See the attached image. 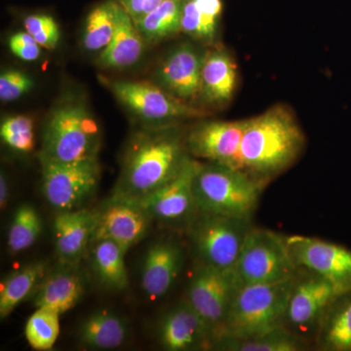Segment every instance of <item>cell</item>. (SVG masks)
Returning a JSON list of instances; mask_svg holds the SVG:
<instances>
[{
    "instance_id": "cell-1",
    "label": "cell",
    "mask_w": 351,
    "mask_h": 351,
    "mask_svg": "<svg viewBox=\"0 0 351 351\" xmlns=\"http://www.w3.org/2000/svg\"><path fill=\"white\" fill-rule=\"evenodd\" d=\"M189 157L186 138L177 131L138 133L128 145L112 195L140 202L172 180Z\"/></svg>"
},
{
    "instance_id": "cell-2",
    "label": "cell",
    "mask_w": 351,
    "mask_h": 351,
    "mask_svg": "<svg viewBox=\"0 0 351 351\" xmlns=\"http://www.w3.org/2000/svg\"><path fill=\"white\" fill-rule=\"evenodd\" d=\"M304 136L294 114L284 106L246 119L239 156V169L261 182L294 163Z\"/></svg>"
},
{
    "instance_id": "cell-3",
    "label": "cell",
    "mask_w": 351,
    "mask_h": 351,
    "mask_svg": "<svg viewBox=\"0 0 351 351\" xmlns=\"http://www.w3.org/2000/svg\"><path fill=\"white\" fill-rule=\"evenodd\" d=\"M193 189L200 213L251 221L258 208L263 182L237 168L199 163Z\"/></svg>"
},
{
    "instance_id": "cell-4",
    "label": "cell",
    "mask_w": 351,
    "mask_h": 351,
    "mask_svg": "<svg viewBox=\"0 0 351 351\" xmlns=\"http://www.w3.org/2000/svg\"><path fill=\"white\" fill-rule=\"evenodd\" d=\"M98 122L82 101H64L50 113L38 158L71 162L97 158L101 147Z\"/></svg>"
},
{
    "instance_id": "cell-5",
    "label": "cell",
    "mask_w": 351,
    "mask_h": 351,
    "mask_svg": "<svg viewBox=\"0 0 351 351\" xmlns=\"http://www.w3.org/2000/svg\"><path fill=\"white\" fill-rule=\"evenodd\" d=\"M295 279V276L280 282L240 288L228 311L221 338L248 339L285 326Z\"/></svg>"
},
{
    "instance_id": "cell-6",
    "label": "cell",
    "mask_w": 351,
    "mask_h": 351,
    "mask_svg": "<svg viewBox=\"0 0 351 351\" xmlns=\"http://www.w3.org/2000/svg\"><path fill=\"white\" fill-rule=\"evenodd\" d=\"M300 270L287 237L252 226L233 271L240 287H244L288 280L297 276Z\"/></svg>"
},
{
    "instance_id": "cell-7",
    "label": "cell",
    "mask_w": 351,
    "mask_h": 351,
    "mask_svg": "<svg viewBox=\"0 0 351 351\" xmlns=\"http://www.w3.org/2000/svg\"><path fill=\"white\" fill-rule=\"evenodd\" d=\"M250 221L198 212L186 230L199 263L221 270H234L252 228Z\"/></svg>"
},
{
    "instance_id": "cell-8",
    "label": "cell",
    "mask_w": 351,
    "mask_h": 351,
    "mask_svg": "<svg viewBox=\"0 0 351 351\" xmlns=\"http://www.w3.org/2000/svg\"><path fill=\"white\" fill-rule=\"evenodd\" d=\"M39 161L44 197L57 211L80 209L100 182L99 157L71 162Z\"/></svg>"
},
{
    "instance_id": "cell-9",
    "label": "cell",
    "mask_w": 351,
    "mask_h": 351,
    "mask_svg": "<svg viewBox=\"0 0 351 351\" xmlns=\"http://www.w3.org/2000/svg\"><path fill=\"white\" fill-rule=\"evenodd\" d=\"M240 288L233 270L215 269L201 263L189 279L186 300L206 323L213 345L223 335L228 311Z\"/></svg>"
},
{
    "instance_id": "cell-10",
    "label": "cell",
    "mask_w": 351,
    "mask_h": 351,
    "mask_svg": "<svg viewBox=\"0 0 351 351\" xmlns=\"http://www.w3.org/2000/svg\"><path fill=\"white\" fill-rule=\"evenodd\" d=\"M297 274L286 313L285 327L298 336L317 332L330 307L346 293L334 284L306 270Z\"/></svg>"
},
{
    "instance_id": "cell-11",
    "label": "cell",
    "mask_w": 351,
    "mask_h": 351,
    "mask_svg": "<svg viewBox=\"0 0 351 351\" xmlns=\"http://www.w3.org/2000/svg\"><path fill=\"white\" fill-rule=\"evenodd\" d=\"M128 110L145 121L170 122L206 115L161 86L144 82H106Z\"/></svg>"
},
{
    "instance_id": "cell-12",
    "label": "cell",
    "mask_w": 351,
    "mask_h": 351,
    "mask_svg": "<svg viewBox=\"0 0 351 351\" xmlns=\"http://www.w3.org/2000/svg\"><path fill=\"white\" fill-rule=\"evenodd\" d=\"M94 211L92 242L110 240L125 252L145 239L154 221L140 202L113 195Z\"/></svg>"
},
{
    "instance_id": "cell-13",
    "label": "cell",
    "mask_w": 351,
    "mask_h": 351,
    "mask_svg": "<svg viewBox=\"0 0 351 351\" xmlns=\"http://www.w3.org/2000/svg\"><path fill=\"white\" fill-rule=\"evenodd\" d=\"M199 163L189 157L172 180L140 201L154 221L188 228L198 213L193 184Z\"/></svg>"
},
{
    "instance_id": "cell-14",
    "label": "cell",
    "mask_w": 351,
    "mask_h": 351,
    "mask_svg": "<svg viewBox=\"0 0 351 351\" xmlns=\"http://www.w3.org/2000/svg\"><path fill=\"white\" fill-rule=\"evenodd\" d=\"M291 253L302 269L327 279L341 292L351 291V250L317 237H287Z\"/></svg>"
},
{
    "instance_id": "cell-15",
    "label": "cell",
    "mask_w": 351,
    "mask_h": 351,
    "mask_svg": "<svg viewBox=\"0 0 351 351\" xmlns=\"http://www.w3.org/2000/svg\"><path fill=\"white\" fill-rule=\"evenodd\" d=\"M245 125L246 119L201 123L186 136L189 154L208 162L239 169V149Z\"/></svg>"
},
{
    "instance_id": "cell-16",
    "label": "cell",
    "mask_w": 351,
    "mask_h": 351,
    "mask_svg": "<svg viewBox=\"0 0 351 351\" xmlns=\"http://www.w3.org/2000/svg\"><path fill=\"white\" fill-rule=\"evenodd\" d=\"M157 337L164 350L169 351L203 350L214 343L206 323L186 300L164 314Z\"/></svg>"
},
{
    "instance_id": "cell-17",
    "label": "cell",
    "mask_w": 351,
    "mask_h": 351,
    "mask_svg": "<svg viewBox=\"0 0 351 351\" xmlns=\"http://www.w3.org/2000/svg\"><path fill=\"white\" fill-rule=\"evenodd\" d=\"M205 54L191 43L176 46L157 71L160 86L184 101L199 96Z\"/></svg>"
},
{
    "instance_id": "cell-18",
    "label": "cell",
    "mask_w": 351,
    "mask_h": 351,
    "mask_svg": "<svg viewBox=\"0 0 351 351\" xmlns=\"http://www.w3.org/2000/svg\"><path fill=\"white\" fill-rule=\"evenodd\" d=\"M86 292V278L80 265L59 263L48 270L32 295L36 308H46L60 315L71 311Z\"/></svg>"
},
{
    "instance_id": "cell-19",
    "label": "cell",
    "mask_w": 351,
    "mask_h": 351,
    "mask_svg": "<svg viewBox=\"0 0 351 351\" xmlns=\"http://www.w3.org/2000/svg\"><path fill=\"white\" fill-rule=\"evenodd\" d=\"M184 252L177 240L165 239L152 245L143 261L141 286L152 301L167 294L181 274Z\"/></svg>"
},
{
    "instance_id": "cell-20",
    "label": "cell",
    "mask_w": 351,
    "mask_h": 351,
    "mask_svg": "<svg viewBox=\"0 0 351 351\" xmlns=\"http://www.w3.org/2000/svg\"><path fill=\"white\" fill-rule=\"evenodd\" d=\"M94 228V209L59 212L54 221L55 249L59 263L80 265L90 250Z\"/></svg>"
},
{
    "instance_id": "cell-21",
    "label": "cell",
    "mask_w": 351,
    "mask_h": 351,
    "mask_svg": "<svg viewBox=\"0 0 351 351\" xmlns=\"http://www.w3.org/2000/svg\"><path fill=\"white\" fill-rule=\"evenodd\" d=\"M145 43L131 16L120 5L117 31L108 47L100 53L97 64L104 69L129 68L142 57Z\"/></svg>"
},
{
    "instance_id": "cell-22",
    "label": "cell",
    "mask_w": 351,
    "mask_h": 351,
    "mask_svg": "<svg viewBox=\"0 0 351 351\" xmlns=\"http://www.w3.org/2000/svg\"><path fill=\"white\" fill-rule=\"evenodd\" d=\"M237 82V66L223 49L205 54L201 75L200 96L208 103L225 104L232 98Z\"/></svg>"
},
{
    "instance_id": "cell-23",
    "label": "cell",
    "mask_w": 351,
    "mask_h": 351,
    "mask_svg": "<svg viewBox=\"0 0 351 351\" xmlns=\"http://www.w3.org/2000/svg\"><path fill=\"white\" fill-rule=\"evenodd\" d=\"M80 345L90 350H114L129 337L126 321L107 311H97L82 321L77 332Z\"/></svg>"
},
{
    "instance_id": "cell-24",
    "label": "cell",
    "mask_w": 351,
    "mask_h": 351,
    "mask_svg": "<svg viewBox=\"0 0 351 351\" xmlns=\"http://www.w3.org/2000/svg\"><path fill=\"white\" fill-rule=\"evenodd\" d=\"M49 265L44 261L27 263L11 272L0 284V318L5 319L16 307L32 298L39 283L46 276Z\"/></svg>"
},
{
    "instance_id": "cell-25",
    "label": "cell",
    "mask_w": 351,
    "mask_h": 351,
    "mask_svg": "<svg viewBox=\"0 0 351 351\" xmlns=\"http://www.w3.org/2000/svg\"><path fill=\"white\" fill-rule=\"evenodd\" d=\"M91 265L97 279L104 287L112 291H123L129 285L125 260L126 252L110 240L92 242Z\"/></svg>"
},
{
    "instance_id": "cell-26",
    "label": "cell",
    "mask_w": 351,
    "mask_h": 351,
    "mask_svg": "<svg viewBox=\"0 0 351 351\" xmlns=\"http://www.w3.org/2000/svg\"><path fill=\"white\" fill-rule=\"evenodd\" d=\"M322 350L351 351V291L335 301L318 330Z\"/></svg>"
},
{
    "instance_id": "cell-27",
    "label": "cell",
    "mask_w": 351,
    "mask_h": 351,
    "mask_svg": "<svg viewBox=\"0 0 351 351\" xmlns=\"http://www.w3.org/2000/svg\"><path fill=\"white\" fill-rule=\"evenodd\" d=\"M221 10V0H184L182 32L196 40L213 43Z\"/></svg>"
},
{
    "instance_id": "cell-28",
    "label": "cell",
    "mask_w": 351,
    "mask_h": 351,
    "mask_svg": "<svg viewBox=\"0 0 351 351\" xmlns=\"http://www.w3.org/2000/svg\"><path fill=\"white\" fill-rule=\"evenodd\" d=\"M302 337L285 326L248 339L223 337L214 343V350L230 351H298L304 350Z\"/></svg>"
},
{
    "instance_id": "cell-29",
    "label": "cell",
    "mask_w": 351,
    "mask_h": 351,
    "mask_svg": "<svg viewBox=\"0 0 351 351\" xmlns=\"http://www.w3.org/2000/svg\"><path fill=\"white\" fill-rule=\"evenodd\" d=\"M120 4L107 0L95 7L87 16L83 29L82 43L90 52L105 50L117 31Z\"/></svg>"
},
{
    "instance_id": "cell-30",
    "label": "cell",
    "mask_w": 351,
    "mask_h": 351,
    "mask_svg": "<svg viewBox=\"0 0 351 351\" xmlns=\"http://www.w3.org/2000/svg\"><path fill=\"white\" fill-rule=\"evenodd\" d=\"M184 0H164L156 10L138 21V29L149 43H159L182 31Z\"/></svg>"
},
{
    "instance_id": "cell-31",
    "label": "cell",
    "mask_w": 351,
    "mask_h": 351,
    "mask_svg": "<svg viewBox=\"0 0 351 351\" xmlns=\"http://www.w3.org/2000/svg\"><path fill=\"white\" fill-rule=\"evenodd\" d=\"M43 232V221L32 205L23 204L17 208L11 221L7 237V247L11 254L27 250L36 243Z\"/></svg>"
},
{
    "instance_id": "cell-32",
    "label": "cell",
    "mask_w": 351,
    "mask_h": 351,
    "mask_svg": "<svg viewBox=\"0 0 351 351\" xmlns=\"http://www.w3.org/2000/svg\"><path fill=\"white\" fill-rule=\"evenodd\" d=\"M60 314L46 308H36L25 327V339L34 350H52L60 335Z\"/></svg>"
},
{
    "instance_id": "cell-33",
    "label": "cell",
    "mask_w": 351,
    "mask_h": 351,
    "mask_svg": "<svg viewBox=\"0 0 351 351\" xmlns=\"http://www.w3.org/2000/svg\"><path fill=\"white\" fill-rule=\"evenodd\" d=\"M0 136L4 144L14 151L29 154L34 149V126L31 117L15 115L0 126Z\"/></svg>"
},
{
    "instance_id": "cell-34",
    "label": "cell",
    "mask_w": 351,
    "mask_h": 351,
    "mask_svg": "<svg viewBox=\"0 0 351 351\" xmlns=\"http://www.w3.org/2000/svg\"><path fill=\"white\" fill-rule=\"evenodd\" d=\"M25 32L36 39L41 47L55 49L60 40V29L56 21L45 14H34L25 18Z\"/></svg>"
},
{
    "instance_id": "cell-35",
    "label": "cell",
    "mask_w": 351,
    "mask_h": 351,
    "mask_svg": "<svg viewBox=\"0 0 351 351\" xmlns=\"http://www.w3.org/2000/svg\"><path fill=\"white\" fill-rule=\"evenodd\" d=\"M34 87L29 75L18 69L3 71L0 75V99L2 101L18 100Z\"/></svg>"
},
{
    "instance_id": "cell-36",
    "label": "cell",
    "mask_w": 351,
    "mask_h": 351,
    "mask_svg": "<svg viewBox=\"0 0 351 351\" xmlns=\"http://www.w3.org/2000/svg\"><path fill=\"white\" fill-rule=\"evenodd\" d=\"M9 48L23 61H36L40 56L41 46L27 32L13 34L9 39Z\"/></svg>"
},
{
    "instance_id": "cell-37",
    "label": "cell",
    "mask_w": 351,
    "mask_h": 351,
    "mask_svg": "<svg viewBox=\"0 0 351 351\" xmlns=\"http://www.w3.org/2000/svg\"><path fill=\"white\" fill-rule=\"evenodd\" d=\"M120 5L125 9L135 24L156 10L164 0H117Z\"/></svg>"
},
{
    "instance_id": "cell-38",
    "label": "cell",
    "mask_w": 351,
    "mask_h": 351,
    "mask_svg": "<svg viewBox=\"0 0 351 351\" xmlns=\"http://www.w3.org/2000/svg\"><path fill=\"white\" fill-rule=\"evenodd\" d=\"M9 198V186L6 175L3 172L0 174V207L5 209Z\"/></svg>"
}]
</instances>
